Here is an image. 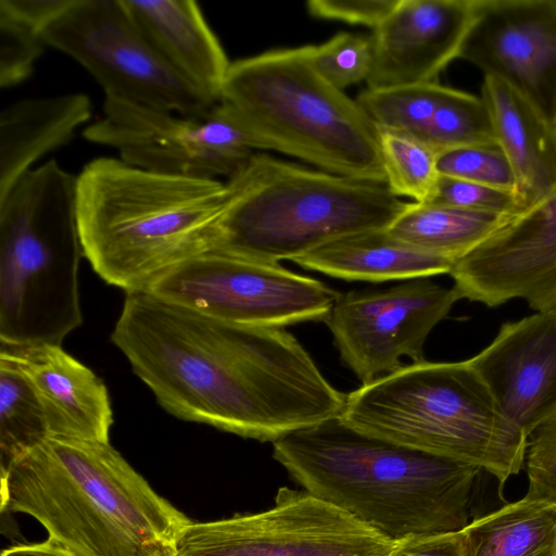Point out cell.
<instances>
[{"mask_svg":"<svg viewBox=\"0 0 556 556\" xmlns=\"http://www.w3.org/2000/svg\"><path fill=\"white\" fill-rule=\"evenodd\" d=\"M111 339L182 420L275 442L344 408L346 394L283 328L229 323L139 292L126 294Z\"/></svg>","mask_w":556,"mask_h":556,"instance_id":"6da1fadb","label":"cell"},{"mask_svg":"<svg viewBox=\"0 0 556 556\" xmlns=\"http://www.w3.org/2000/svg\"><path fill=\"white\" fill-rule=\"evenodd\" d=\"M1 510L78 556H172L191 522L109 443L48 438L1 472Z\"/></svg>","mask_w":556,"mask_h":556,"instance_id":"7a4b0ae2","label":"cell"},{"mask_svg":"<svg viewBox=\"0 0 556 556\" xmlns=\"http://www.w3.org/2000/svg\"><path fill=\"white\" fill-rule=\"evenodd\" d=\"M273 456L304 491L393 542L467 527L481 471L366 434L340 417L273 442Z\"/></svg>","mask_w":556,"mask_h":556,"instance_id":"3957f363","label":"cell"},{"mask_svg":"<svg viewBox=\"0 0 556 556\" xmlns=\"http://www.w3.org/2000/svg\"><path fill=\"white\" fill-rule=\"evenodd\" d=\"M226 194V184L217 179L94 159L76 181L84 256L126 294L150 292L174 269L213 250Z\"/></svg>","mask_w":556,"mask_h":556,"instance_id":"277c9868","label":"cell"},{"mask_svg":"<svg viewBox=\"0 0 556 556\" xmlns=\"http://www.w3.org/2000/svg\"><path fill=\"white\" fill-rule=\"evenodd\" d=\"M274 150L330 174L386 182L378 128L313 67L307 47L275 49L230 63L210 112Z\"/></svg>","mask_w":556,"mask_h":556,"instance_id":"5b68a950","label":"cell"},{"mask_svg":"<svg viewBox=\"0 0 556 556\" xmlns=\"http://www.w3.org/2000/svg\"><path fill=\"white\" fill-rule=\"evenodd\" d=\"M226 184L210 253L279 264L351 233L386 229L410 202L359 180L254 153Z\"/></svg>","mask_w":556,"mask_h":556,"instance_id":"8992f818","label":"cell"},{"mask_svg":"<svg viewBox=\"0 0 556 556\" xmlns=\"http://www.w3.org/2000/svg\"><path fill=\"white\" fill-rule=\"evenodd\" d=\"M339 417L366 434L477 466L501 485L525 463L528 437L468 361L404 365L346 394Z\"/></svg>","mask_w":556,"mask_h":556,"instance_id":"52a82bcc","label":"cell"},{"mask_svg":"<svg viewBox=\"0 0 556 556\" xmlns=\"http://www.w3.org/2000/svg\"><path fill=\"white\" fill-rule=\"evenodd\" d=\"M76 181L49 160L0 198L2 345H61L83 324Z\"/></svg>","mask_w":556,"mask_h":556,"instance_id":"ba28073f","label":"cell"},{"mask_svg":"<svg viewBox=\"0 0 556 556\" xmlns=\"http://www.w3.org/2000/svg\"><path fill=\"white\" fill-rule=\"evenodd\" d=\"M45 40L89 72L108 98L195 117L216 105L162 58L124 0H75Z\"/></svg>","mask_w":556,"mask_h":556,"instance_id":"9c48e42d","label":"cell"},{"mask_svg":"<svg viewBox=\"0 0 556 556\" xmlns=\"http://www.w3.org/2000/svg\"><path fill=\"white\" fill-rule=\"evenodd\" d=\"M150 293L220 320L274 328L325 321L340 295L279 264L216 253L184 263Z\"/></svg>","mask_w":556,"mask_h":556,"instance_id":"30bf717a","label":"cell"},{"mask_svg":"<svg viewBox=\"0 0 556 556\" xmlns=\"http://www.w3.org/2000/svg\"><path fill=\"white\" fill-rule=\"evenodd\" d=\"M394 543L306 491L283 486L267 510L190 522L172 556H386Z\"/></svg>","mask_w":556,"mask_h":556,"instance_id":"8fae6325","label":"cell"},{"mask_svg":"<svg viewBox=\"0 0 556 556\" xmlns=\"http://www.w3.org/2000/svg\"><path fill=\"white\" fill-rule=\"evenodd\" d=\"M86 140L115 149L132 166L174 176H232L258 150L233 124L211 113L176 116L105 97L103 116L83 131Z\"/></svg>","mask_w":556,"mask_h":556,"instance_id":"7c38bea8","label":"cell"},{"mask_svg":"<svg viewBox=\"0 0 556 556\" xmlns=\"http://www.w3.org/2000/svg\"><path fill=\"white\" fill-rule=\"evenodd\" d=\"M459 299L454 286L430 277L409 279L340 293L325 323L342 363L366 384L402 368V357L426 361L427 337Z\"/></svg>","mask_w":556,"mask_h":556,"instance_id":"4fadbf2b","label":"cell"},{"mask_svg":"<svg viewBox=\"0 0 556 556\" xmlns=\"http://www.w3.org/2000/svg\"><path fill=\"white\" fill-rule=\"evenodd\" d=\"M450 275L462 299L489 307L521 299L536 312L556 309V188L508 217Z\"/></svg>","mask_w":556,"mask_h":556,"instance_id":"5bb4252c","label":"cell"},{"mask_svg":"<svg viewBox=\"0 0 556 556\" xmlns=\"http://www.w3.org/2000/svg\"><path fill=\"white\" fill-rule=\"evenodd\" d=\"M458 58L507 83L556 125V0H476Z\"/></svg>","mask_w":556,"mask_h":556,"instance_id":"9a60e30c","label":"cell"},{"mask_svg":"<svg viewBox=\"0 0 556 556\" xmlns=\"http://www.w3.org/2000/svg\"><path fill=\"white\" fill-rule=\"evenodd\" d=\"M467 361L504 417L527 437L556 414V309L504 324Z\"/></svg>","mask_w":556,"mask_h":556,"instance_id":"2e32d148","label":"cell"},{"mask_svg":"<svg viewBox=\"0 0 556 556\" xmlns=\"http://www.w3.org/2000/svg\"><path fill=\"white\" fill-rule=\"evenodd\" d=\"M476 0H400L372 31L368 89L434 81L458 58Z\"/></svg>","mask_w":556,"mask_h":556,"instance_id":"e0dca14e","label":"cell"},{"mask_svg":"<svg viewBox=\"0 0 556 556\" xmlns=\"http://www.w3.org/2000/svg\"><path fill=\"white\" fill-rule=\"evenodd\" d=\"M29 381L42 407L50 438L109 442L114 422L104 382L61 345L1 344Z\"/></svg>","mask_w":556,"mask_h":556,"instance_id":"ac0fdd59","label":"cell"},{"mask_svg":"<svg viewBox=\"0 0 556 556\" xmlns=\"http://www.w3.org/2000/svg\"><path fill=\"white\" fill-rule=\"evenodd\" d=\"M132 18L162 58L215 103L230 66L193 0H124Z\"/></svg>","mask_w":556,"mask_h":556,"instance_id":"d6986e66","label":"cell"},{"mask_svg":"<svg viewBox=\"0 0 556 556\" xmlns=\"http://www.w3.org/2000/svg\"><path fill=\"white\" fill-rule=\"evenodd\" d=\"M481 98L514 172L523 211L556 188V125L497 77L484 76Z\"/></svg>","mask_w":556,"mask_h":556,"instance_id":"ffe728a7","label":"cell"},{"mask_svg":"<svg viewBox=\"0 0 556 556\" xmlns=\"http://www.w3.org/2000/svg\"><path fill=\"white\" fill-rule=\"evenodd\" d=\"M91 117L81 92L25 98L0 113V198L45 154L70 142Z\"/></svg>","mask_w":556,"mask_h":556,"instance_id":"44dd1931","label":"cell"},{"mask_svg":"<svg viewBox=\"0 0 556 556\" xmlns=\"http://www.w3.org/2000/svg\"><path fill=\"white\" fill-rule=\"evenodd\" d=\"M327 276L381 282L450 274L455 262L393 237L388 228L333 239L293 261Z\"/></svg>","mask_w":556,"mask_h":556,"instance_id":"7402d4cb","label":"cell"},{"mask_svg":"<svg viewBox=\"0 0 556 556\" xmlns=\"http://www.w3.org/2000/svg\"><path fill=\"white\" fill-rule=\"evenodd\" d=\"M460 532L466 556H556V504L525 496Z\"/></svg>","mask_w":556,"mask_h":556,"instance_id":"603a6c76","label":"cell"},{"mask_svg":"<svg viewBox=\"0 0 556 556\" xmlns=\"http://www.w3.org/2000/svg\"><path fill=\"white\" fill-rule=\"evenodd\" d=\"M507 218L446 205L410 202L388 231L402 242L456 262Z\"/></svg>","mask_w":556,"mask_h":556,"instance_id":"cb8c5ba5","label":"cell"},{"mask_svg":"<svg viewBox=\"0 0 556 556\" xmlns=\"http://www.w3.org/2000/svg\"><path fill=\"white\" fill-rule=\"evenodd\" d=\"M50 438L40 402L15 363L0 353V469Z\"/></svg>","mask_w":556,"mask_h":556,"instance_id":"d4e9b609","label":"cell"},{"mask_svg":"<svg viewBox=\"0 0 556 556\" xmlns=\"http://www.w3.org/2000/svg\"><path fill=\"white\" fill-rule=\"evenodd\" d=\"M444 86L437 81L365 89L356 102L378 129L424 140Z\"/></svg>","mask_w":556,"mask_h":556,"instance_id":"484cf974","label":"cell"},{"mask_svg":"<svg viewBox=\"0 0 556 556\" xmlns=\"http://www.w3.org/2000/svg\"><path fill=\"white\" fill-rule=\"evenodd\" d=\"M422 142L438 154L456 148L498 146L489 110L481 96L446 86Z\"/></svg>","mask_w":556,"mask_h":556,"instance_id":"4316f807","label":"cell"},{"mask_svg":"<svg viewBox=\"0 0 556 556\" xmlns=\"http://www.w3.org/2000/svg\"><path fill=\"white\" fill-rule=\"evenodd\" d=\"M386 184L399 198L427 203L440 174L438 153L419 139L406 134L378 129Z\"/></svg>","mask_w":556,"mask_h":556,"instance_id":"83f0119b","label":"cell"},{"mask_svg":"<svg viewBox=\"0 0 556 556\" xmlns=\"http://www.w3.org/2000/svg\"><path fill=\"white\" fill-rule=\"evenodd\" d=\"M306 47L313 67L339 90L366 81L371 72V36L342 31L321 45Z\"/></svg>","mask_w":556,"mask_h":556,"instance_id":"f1b7e54d","label":"cell"},{"mask_svg":"<svg viewBox=\"0 0 556 556\" xmlns=\"http://www.w3.org/2000/svg\"><path fill=\"white\" fill-rule=\"evenodd\" d=\"M437 168L442 176L516 193L514 172L498 146H473L443 151L438 154Z\"/></svg>","mask_w":556,"mask_h":556,"instance_id":"f546056e","label":"cell"},{"mask_svg":"<svg viewBox=\"0 0 556 556\" xmlns=\"http://www.w3.org/2000/svg\"><path fill=\"white\" fill-rule=\"evenodd\" d=\"M46 46L42 31L0 8L1 88H11L26 80Z\"/></svg>","mask_w":556,"mask_h":556,"instance_id":"4dcf8cb0","label":"cell"},{"mask_svg":"<svg viewBox=\"0 0 556 556\" xmlns=\"http://www.w3.org/2000/svg\"><path fill=\"white\" fill-rule=\"evenodd\" d=\"M427 203L505 217L522 211L515 192L442 175Z\"/></svg>","mask_w":556,"mask_h":556,"instance_id":"1f68e13d","label":"cell"},{"mask_svg":"<svg viewBox=\"0 0 556 556\" xmlns=\"http://www.w3.org/2000/svg\"><path fill=\"white\" fill-rule=\"evenodd\" d=\"M525 463L526 496L556 504V414L528 435Z\"/></svg>","mask_w":556,"mask_h":556,"instance_id":"d6a6232c","label":"cell"},{"mask_svg":"<svg viewBox=\"0 0 556 556\" xmlns=\"http://www.w3.org/2000/svg\"><path fill=\"white\" fill-rule=\"evenodd\" d=\"M400 0H309L307 12L316 17L378 28Z\"/></svg>","mask_w":556,"mask_h":556,"instance_id":"836d02e7","label":"cell"},{"mask_svg":"<svg viewBox=\"0 0 556 556\" xmlns=\"http://www.w3.org/2000/svg\"><path fill=\"white\" fill-rule=\"evenodd\" d=\"M386 556H466L460 531L412 535L396 541Z\"/></svg>","mask_w":556,"mask_h":556,"instance_id":"e575fe53","label":"cell"},{"mask_svg":"<svg viewBox=\"0 0 556 556\" xmlns=\"http://www.w3.org/2000/svg\"><path fill=\"white\" fill-rule=\"evenodd\" d=\"M74 2L75 0H0V8L45 34Z\"/></svg>","mask_w":556,"mask_h":556,"instance_id":"d590c367","label":"cell"},{"mask_svg":"<svg viewBox=\"0 0 556 556\" xmlns=\"http://www.w3.org/2000/svg\"><path fill=\"white\" fill-rule=\"evenodd\" d=\"M1 556H78L56 542L18 544L2 551Z\"/></svg>","mask_w":556,"mask_h":556,"instance_id":"8d00e7d4","label":"cell"}]
</instances>
